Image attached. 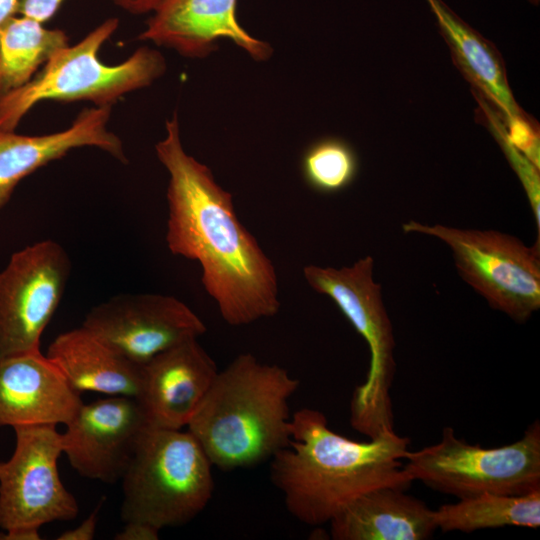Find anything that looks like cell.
I'll return each instance as SVG.
<instances>
[{"instance_id": "cb8c5ba5", "label": "cell", "mask_w": 540, "mask_h": 540, "mask_svg": "<svg viewBox=\"0 0 540 540\" xmlns=\"http://www.w3.org/2000/svg\"><path fill=\"white\" fill-rule=\"evenodd\" d=\"M505 126L511 143L539 169L540 141L535 121L525 115Z\"/></svg>"}, {"instance_id": "5bb4252c", "label": "cell", "mask_w": 540, "mask_h": 540, "mask_svg": "<svg viewBox=\"0 0 540 540\" xmlns=\"http://www.w3.org/2000/svg\"><path fill=\"white\" fill-rule=\"evenodd\" d=\"M217 372L198 339L178 344L143 364L136 399L149 424L165 429L187 426Z\"/></svg>"}, {"instance_id": "ba28073f", "label": "cell", "mask_w": 540, "mask_h": 540, "mask_svg": "<svg viewBox=\"0 0 540 540\" xmlns=\"http://www.w3.org/2000/svg\"><path fill=\"white\" fill-rule=\"evenodd\" d=\"M407 233L434 236L452 250L461 277L494 308L517 322L540 307V246L495 230L459 229L409 221Z\"/></svg>"}, {"instance_id": "f546056e", "label": "cell", "mask_w": 540, "mask_h": 540, "mask_svg": "<svg viewBox=\"0 0 540 540\" xmlns=\"http://www.w3.org/2000/svg\"><path fill=\"white\" fill-rule=\"evenodd\" d=\"M529 1L534 5H538V3H539V0H529Z\"/></svg>"}, {"instance_id": "ffe728a7", "label": "cell", "mask_w": 540, "mask_h": 540, "mask_svg": "<svg viewBox=\"0 0 540 540\" xmlns=\"http://www.w3.org/2000/svg\"><path fill=\"white\" fill-rule=\"evenodd\" d=\"M69 45L60 29L25 16H13L0 26V99L22 87L51 56Z\"/></svg>"}, {"instance_id": "9c48e42d", "label": "cell", "mask_w": 540, "mask_h": 540, "mask_svg": "<svg viewBox=\"0 0 540 540\" xmlns=\"http://www.w3.org/2000/svg\"><path fill=\"white\" fill-rule=\"evenodd\" d=\"M14 431V452L0 466V540H39L41 526L73 520L79 506L59 476L63 451L56 425Z\"/></svg>"}, {"instance_id": "e0dca14e", "label": "cell", "mask_w": 540, "mask_h": 540, "mask_svg": "<svg viewBox=\"0 0 540 540\" xmlns=\"http://www.w3.org/2000/svg\"><path fill=\"white\" fill-rule=\"evenodd\" d=\"M406 489L384 486L357 497L330 522L334 540H426L437 530L433 510Z\"/></svg>"}, {"instance_id": "f1b7e54d", "label": "cell", "mask_w": 540, "mask_h": 540, "mask_svg": "<svg viewBox=\"0 0 540 540\" xmlns=\"http://www.w3.org/2000/svg\"><path fill=\"white\" fill-rule=\"evenodd\" d=\"M20 0H0V26L17 14Z\"/></svg>"}, {"instance_id": "44dd1931", "label": "cell", "mask_w": 540, "mask_h": 540, "mask_svg": "<svg viewBox=\"0 0 540 540\" xmlns=\"http://www.w3.org/2000/svg\"><path fill=\"white\" fill-rule=\"evenodd\" d=\"M437 529L473 532L481 529L540 526V490L522 495L483 493L460 498L433 510Z\"/></svg>"}, {"instance_id": "4fadbf2b", "label": "cell", "mask_w": 540, "mask_h": 540, "mask_svg": "<svg viewBox=\"0 0 540 540\" xmlns=\"http://www.w3.org/2000/svg\"><path fill=\"white\" fill-rule=\"evenodd\" d=\"M237 0H166L149 18L139 40L175 50L189 58H204L228 39L254 60L272 54L267 42L251 36L236 17Z\"/></svg>"}, {"instance_id": "ac0fdd59", "label": "cell", "mask_w": 540, "mask_h": 540, "mask_svg": "<svg viewBox=\"0 0 540 540\" xmlns=\"http://www.w3.org/2000/svg\"><path fill=\"white\" fill-rule=\"evenodd\" d=\"M46 356L78 392L137 398L142 382L139 365L83 327L59 334Z\"/></svg>"}, {"instance_id": "3957f363", "label": "cell", "mask_w": 540, "mask_h": 540, "mask_svg": "<svg viewBox=\"0 0 540 540\" xmlns=\"http://www.w3.org/2000/svg\"><path fill=\"white\" fill-rule=\"evenodd\" d=\"M299 380L242 353L218 371L187 427L213 466L235 470L271 460L292 439L289 400Z\"/></svg>"}, {"instance_id": "30bf717a", "label": "cell", "mask_w": 540, "mask_h": 540, "mask_svg": "<svg viewBox=\"0 0 540 540\" xmlns=\"http://www.w3.org/2000/svg\"><path fill=\"white\" fill-rule=\"evenodd\" d=\"M70 271L67 252L51 239L12 254L0 271V359L40 350Z\"/></svg>"}, {"instance_id": "7a4b0ae2", "label": "cell", "mask_w": 540, "mask_h": 540, "mask_svg": "<svg viewBox=\"0 0 540 540\" xmlns=\"http://www.w3.org/2000/svg\"><path fill=\"white\" fill-rule=\"evenodd\" d=\"M292 439L271 459V480L289 513L312 526L329 523L371 490L413 482L404 469L410 440L395 431L359 442L333 431L326 416L302 408L291 418Z\"/></svg>"}, {"instance_id": "8992f818", "label": "cell", "mask_w": 540, "mask_h": 540, "mask_svg": "<svg viewBox=\"0 0 540 540\" xmlns=\"http://www.w3.org/2000/svg\"><path fill=\"white\" fill-rule=\"evenodd\" d=\"M373 266V258L365 256L341 268H303L309 286L331 298L368 345L366 379L356 386L350 402V424L368 439L395 431L390 396L396 370L395 340L381 286L373 279Z\"/></svg>"}, {"instance_id": "2e32d148", "label": "cell", "mask_w": 540, "mask_h": 540, "mask_svg": "<svg viewBox=\"0 0 540 540\" xmlns=\"http://www.w3.org/2000/svg\"><path fill=\"white\" fill-rule=\"evenodd\" d=\"M111 110L112 106L86 108L69 128L46 135L0 132V210L23 178L73 149L96 147L126 164L128 159L121 139L107 128Z\"/></svg>"}, {"instance_id": "7c38bea8", "label": "cell", "mask_w": 540, "mask_h": 540, "mask_svg": "<svg viewBox=\"0 0 540 540\" xmlns=\"http://www.w3.org/2000/svg\"><path fill=\"white\" fill-rule=\"evenodd\" d=\"M61 433L62 451L83 477L115 483L125 474L151 427L134 397L110 396L82 404Z\"/></svg>"}, {"instance_id": "8fae6325", "label": "cell", "mask_w": 540, "mask_h": 540, "mask_svg": "<svg viewBox=\"0 0 540 540\" xmlns=\"http://www.w3.org/2000/svg\"><path fill=\"white\" fill-rule=\"evenodd\" d=\"M82 326L139 365L206 332L184 302L155 293L114 296L93 307Z\"/></svg>"}, {"instance_id": "603a6c76", "label": "cell", "mask_w": 540, "mask_h": 540, "mask_svg": "<svg viewBox=\"0 0 540 540\" xmlns=\"http://www.w3.org/2000/svg\"><path fill=\"white\" fill-rule=\"evenodd\" d=\"M473 94L486 118L489 130L505 153L512 168L518 175L529 199L540 231V177L538 168L524 156L509 140L501 114L478 92Z\"/></svg>"}, {"instance_id": "484cf974", "label": "cell", "mask_w": 540, "mask_h": 540, "mask_svg": "<svg viewBox=\"0 0 540 540\" xmlns=\"http://www.w3.org/2000/svg\"><path fill=\"white\" fill-rule=\"evenodd\" d=\"M124 528L118 532L114 539L116 540H157L160 529L140 521L124 522Z\"/></svg>"}, {"instance_id": "7402d4cb", "label": "cell", "mask_w": 540, "mask_h": 540, "mask_svg": "<svg viewBox=\"0 0 540 540\" xmlns=\"http://www.w3.org/2000/svg\"><path fill=\"white\" fill-rule=\"evenodd\" d=\"M301 169L310 187L322 193H334L353 182L358 171V160L347 142L328 137L306 149Z\"/></svg>"}, {"instance_id": "5b68a950", "label": "cell", "mask_w": 540, "mask_h": 540, "mask_svg": "<svg viewBox=\"0 0 540 540\" xmlns=\"http://www.w3.org/2000/svg\"><path fill=\"white\" fill-rule=\"evenodd\" d=\"M212 467L189 431L151 426L121 479L122 520L160 530L188 523L212 498Z\"/></svg>"}, {"instance_id": "9a60e30c", "label": "cell", "mask_w": 540, "mask_h": 540, "mask_svg": "<svg viewBox=\"0 0 540 540\" xmlns=\"http://www.w3.org/2000/svg\"><path fill=\"white\" fill-rule=\"evenodd\" d=\"M82 404L40 350L0 359V426L66 425Z\"/></svg>"}, {"instance_id": "4dcf8cb0", "label": "cell", "mask_w": 540, "mask_h": 540, "mask_svg": "<svg viewBox=\"0 0 540 540\" xmlns=\"http://www.w3.org/2000/svg\"><path fill=\"white\" fill-rule=\"evenodd\" d=\"M0 466H1V461H0Z\"/></svg>"}, {"instance_id": "6da1fadb", "label": "cell", "mask_w": 540, "mask_h": 540, "mask_svg": "<svg viewBox=\"0 0 540 540\" xmlns=\"http://www.w3.org/2000/svg\"><path fill=\"white\" fill-rule=\"evenodd\" d=\"M165 128L155 152L169 174L168 249L199 262L203 287L229 325L276 315L279 284L272 261L238 219L232 195L184 150L176 112Z\"/></svg>"}, {"instance_id": "4316f807", "label": "cell", "mask_w": 540, "mask_h": 540, "mask_svg": "<svg viewBox=\"0 0 540 540\" xmlns=\"http://www.w3.org/2000/svg\"><path fill=\"white\" fill-rule=\"evenodd\" d=\"M102 502L94 511L77 527L60 534L58 540H92L95 536L97 516Z\"/></svg>"}, {"instance_id": "52a82bcc", "label": "cell", "mask_w": 540, "mask_h": 540, "mask_svg": "<svg viewBox=\"0 0 540 540\" xmlns=\"http://www.w3.org/2000/svg\"><path fill=\"white\" fill-rule=\"evenodd\" d=\"M404 469L413 481L458 499L483 493L522 495L540 490V424L535 421L513 443L468 444L452 427L439 442L407 451Z\"/></svg>"}, {"instance_id": "83f0119b", "label": "cell", "mask_w": 540, "mask_h": 540, "mask_svg": "<svg viewBox=\"0 0 540 540\" xmlns=\"http://www.w3.org/2000/svg\"><path fill=\"white\" fill-rule=\"evenodd\" d=\"M130 14L155 12L166 0H109Z\"/></svg>"}, {"instance_id": "d4e9b609", "label": "cell", "mask_w": 540, "mask_h": 540, "mask_svg": "<svg viewBox=\"0 0 540 540\" xmlns=\"http://www.w3.org/2000/svg\"><path fill=\"white\" fill-rule=\"evenodd\" d=\"M64 0H20L17 14L45 23L58 11Z\"/></svg>"}, {"instance_id": "277c9868", "label": "cell", "mask_w": 540, "mask_h": 540, "mask_svg": "<svg viewBox=\"0 0 540 540\" xmlns=\"http://www.w3.org/2000/svg\"><path fill=\"white\" fill-rule=\"evenodd\" d=\"M118 25L117 18L106 19L77 44L55 52L30 81L0 99V132L14 131L41 101L87 100L95 106H112L125 94L160 78L166 71L165 58L146 46L117 65H106L98 58Z\"/></svg>"}, {"instance_id": "d6986e66", "label": "cell", "mask_w": 540, "mask_h": 540, "mask_svg": "<svg viewBox=\"0 0 540 540\" xmlns=\"http://www.w3.org/2000/svg\"><path fill=\"white\" fill-rule=\"evenodd\" d=\"M463 75L502 116L504 123L525 116L509 87L496 47L464 22L443 0H426Z\"/></svg>"}]
</instances>
